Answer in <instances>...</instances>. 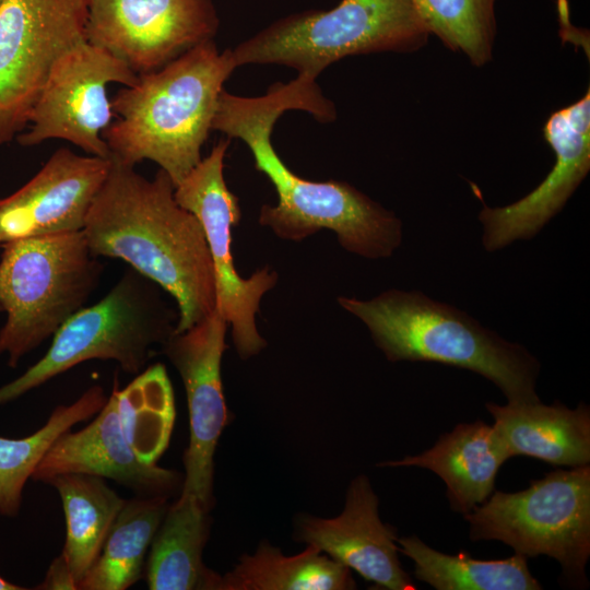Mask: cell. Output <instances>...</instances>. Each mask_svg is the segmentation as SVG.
<instances>
[{
	"label": "cell",
	"mask_w": 590,
	"mask_h": 590,
	"mask_svg": "<svg viewBox=\"0 0 590 590\" xmlns=\"http://www.w3.org/2000/svg\"><path fill=\"white\" fill-rule=\"evenodd\" d=\"M304 110L320 122L337 118L334 104L316 80L297 75L274 83L258 97L238 96L223 90L212 130L243 140L278 194L275 205H263L259 223L276 236L299 241L322 228L337 234L350 252L369 259L386 258L401 244L402 223L390 211L345 181H312L298 177L273 149L271 133L286 110Z\"/></svg>",
	"instance_id": "cell-1"
},
{
	"label": "cell",
	"mask_w": 590,
	"mask_h": 590,
	"mask_svg": "<svg viewBox=\"0 0 590 590\" xmlns=\"http://www.w3.org/2000/svg\"><path fill=\"white\" fill-rule=\"evenodd\" d=\"M83 233L95 257L121 259L176 300L182 332L216 306L212 257L200 221L175 199L160 168L153 179L110 157Z\"/></svg>",
	"instance_id": "cell-2"
},
{
	"label": "cell",
	"mask_w": 590,
	"mask_h": 590,
	"mask_svg": "<svg viewBox=\"0 0 590 590\" xmlns=\"http://www.w3.org/2000/svg\"><path fill=\"white\" fill-rule=\"evenodd\" d=\"M235 69L231 49L220 52L209 40L139 75L111 102L119 118L102 132L110 157L131 166L153 161L177 186L202 160L223 84Z\"/></svg>",
	"instance_id": "cell-3"
},
{
	"label": "cell",
	"mask_w": 590,
	"mask_h": 590,
	"mask_svg": "<svg viewBox=\"0 0 590 590\" xmlns=\"http://www.w3.org/2000/svg\"><path fill=\"white\" fill-rule=\"evenodd\" d=\"M369 329L391 362H435L474 371L496 385L508 402L539 401L538 359L475 319L421 292L389 290L369 300L339 297Z\"/></svg>",
	"instance_id": "cell-4"
},
{
	"label": "cell",
	"mask_w": 590,
	"mask_h": 590,
	"mask_svg": "<svg viewBox=\"0 0 590 590\" xmlns=\"http://www.w3.org/2000/svg\"><path fill=\"white\" fill-rule=\"evenodd\" d=\"M429 34L412 0H342L329 11L285 16L231 51L236 68L280 64L316 80L347 56L417 50Z\"/></svg>",
	"instance_id": "cell-5"
},
{
	"label": "cell",
	"mask_w": 590,
	"mask_h": 590,
	"mask_svg": "<svg viewBox=\"0 0 590 590\" xmlns=\"http://www.w3.org/2000/svg\"><path fill=\"white\" fill-rule=\"evenodd\" d=\"M161 286L129 268L98 303L83 307L52 335L45 355L0 387V406L56 376L91 361H115L138 375L176 332L179 315L163 299Z\"/></svg>",
	"instance_id": "cell-6"
},
{
	"label": "cell",
	"mask_w": 590,
	"mask_h": 590,
	"mask_svg": "<svg viewBox=\"0 0 590 590\" xmlns=\"http://www.w3.org/2000/svg\"><path fill=\"white\" fill-rule=\"evenodd\" d=\"M0 259V355L15 368L20 359L51 338L85 307L104 266L83 231L14 240Z\"/></svg>",
	"instance_id": "cell-7"
},
{
	"label": "cell",
	"mask_w": 590,
	"mask_h": 590,
	"mask_svg": "<svg viewBox=\"0 0 590 590\" xmlns=\"http://www.w3.org/2000/svg\"><path fill=\"white\" fill-rule=\"evenodd\" d=\"M464 519L471 541H499L527 558L547 555L559 563L562 581L588 586L589 464L550 472L516 493L494 491Z\"/></svg>",
	"instance_id": "cell-8"
},
{
	"label": "cell",
	"mask_w": 590,
	"mask_h": 590,
	"mask_svg": "<svg viewBox=\"0 0 590 590\" xmlns=\"http://www.w3.org/2000/svg\"><path fill=\"white\" fill-rule=\"evenodd\" d=\"M90 0H4L0 5V144L23 132L57 60L86 40Z\"/></svg>",
	"instance_id": "cell-9"
},
{
	"label": "cell",
	"mask_w": 590,
	"mask_h": 590,
	"mask_svg": "<svg viewBox=\"0 0 590 590\" xmlns=\"http://www.w3.org/2000/svg\"><path fill=\"white\" fill-rule=\"evenodd\" d=\"M229 140H220L210 154L175 188L179 205L200 221L208 241L215 274L216 306L232 326L235 347L241 358L258 354L266 345L256 327V314L266 292L278 275L263 268L241 278L232 257V229L239 222L237 197L228 189L223 166Z\"/></svg>",
	"instance_id": "cell-10"
},
{
	"label": "cell",
	"mask_w": 590,
	"mask_h": 590,
	"mask_svg": "<svg viewBox=\"0 0 590 590\" xmlns=\"http://www.w3.org/2000/svg\"><path fill=\"white\" fill-rule=\"evenodd\" d=\"M126 63L87 40L60 57L33 106L27 128L16 137L23 146L49 139L67 140L90 155L110 158L102 132L113 118L106 84L134 85Z\"/></svg>",
	"instance_id": "cell-11"
},
{
	"label": "cell",
	"mask_w": 590,
	"mask_h": 590,
	"mask_svg": "<svg viewBox=\"0 0 590 590\" xmlns=\"http://www.w3.org/2000/svg\"><path fill=\"white\" fill-rule=\"evenodd\" d=\"M217 28L212 0H90L85 35L141 75L213 40Z\"/></svg>",
	"instance_id": "cell-12"
},
{
	"label": "cell",
	"mask_w": 590,
	"mask_h": 590,
	"mask_svg": "<svg viewBox=\"0 0 590 590\" xmlns=\"http://www.w3.org/2000/svg\"><path fill=\"white\" fill-rule=\"evenodd\" d=\"M227 326L215 308L161 347L180 375L188 404L190 435L180 494L194 497L206 510L212 504L213 457L227 417L221 380Z\"/></svg>",
	"instance_id": "cell-13"
},
{
	"label": "cell",
	"mask_w": 590,
	"mask_h": 590,
	"mask_svg": "<svg viewBox=\"0 0 590 590\" xmlns=\"http://www.w3.org/2000/svg\"><path fill=\"white\" fill-rule=\"evenodd\" d=\"M543 134L555 154V163L543 181L523 198L499 208L484 205L483 245L487 251L517 239L535 236L566 204L590 169V93L554 111Z\"/></svg>",
	"instance_id": "cell-14"
},
{
	"label": "cell",
	"mask_w": 590,
	"mask_h": 590,
	"mask_svg": "<svg viewBox=\"0 0 590 590\" xmlns=\"http://www.w3.org/2000/svg\"><path fill=\"white\" fill-rule=\"evenodd\" d=\"M110 158L57 150L42 169L0 199V247L19 239L82 231Z\"/></svg>",
	"instance_id": "cell-15"
},
{
	"label": "cell",
	"mask_w": 590,
	"mask_h": 590,
	"mask_svg": "<svg viewBox=\"0 0 590 590\" xmlns=\"http://www.w3.org/2000/svg\"><path fill=\"white\" fill-rule=\"evenodd\" d=\"M298 538L364 579L388 590H416L399 560L396 529L378 514V497L367 476L350 484L343 511L330 519L304 517Z\"/></svg>",
	"instance_id": "cell-16"
},
{
	"label": "cell",
	"mask_w": 590,
	"mask_h": 590,
	"mask_svg": "<svg viewBox=\"0 0 590 590\" xmlns=\"http://www.w3.org/2000/svg\"><path fill=\"white\" fill-rule=\"evenodd\" d=\"M63 473L113 480L139 496H169L181 489L184 476L157 464L142 463L122 433L114 393L80 430L62 433L35 468L32 480L46 483Z\"/></svg>",
	"instance_id": "cell-17"
},
{
	"label": "cell",
	"mask_w": 590,
	"mask_h": 590,
	"mask_svg": "<svg viewBox=\"0 0 590 590\" xmlns=\"http://www.w3.org/2000/svg\"><path fill=\"white\" fill-rule=\"evenodd\" d=\"M509 458L494 426L477 420L458 424L420 455L378 465L430 470L446 484L451 510L464 516L492 495L497 473Z\"/></svg>",
	"instance_id": "cell-18"
},
{
	"label": "cell",
	"mask_w": 590,
	"mask_h": 590,
	"mask_svg": "<svg viewBox=\"0 0 590 590\" xmlns=\"http://www.w3.org/2000/svg\"><path fill=\"white\" fill-rule=\"evenodd\" d=\"M509 457L526 456L569 468L590 462V410L585 403L569 409L560 402L485 404Z\"/></svg>",
	"instance_id": "cell-19"
},
{
	"label": "cell",
	"mask_w": 590,
	"mask_h": 590,
	"mask_svg": "<svg viewBox=\"0 0 590 590\" xmlns=\"http://www.w3.org/2000/svg\"><path fill=\"white\" fill-rule=\"evenodd\" d=\"M209 510L194 497L180 494L152 540L145 564L151 590H216L220 575L204 566Z\"/></svg>",
	"instance_id": "cell-20"
},
{
	"label": "cell",
	"mask_w": 590,
	"mask_h": 590,
	"mask_svg": "<svg viewBox=\"0 0 590 590\" xmlns=\"http://www.w3.org/2000/svg\"><path fill=\"white\" fill-rule=\"evenodd\" d=\"M46 484L57 491L62 503L67 533L61 554L78 587L97 559L126 499L96 475L63 473Z\"/></svg>",
	"instance_id": "cell-21"
},
{
	"label": "cell",
	"mask_w": 590,
	"mask_h": 590,
	"mask_svg": "<svg viewBox=\"0 0 590 590\" xmlns=\"http://www.w3.org/2000/svg\"><path fill=\"white\" fill-rule=\"evenodd\" d=\"M168 496L126 499L103 548L76 590H126L139 581L145 555L168 509Z\"/></svg>",
	"instance_id": "cell-22"
},
{
	"label": "cell",
	"mask_w": 590,
	"mask_h": 590,
	"mask_svg": "<svg viewBox=\"0 0 590 590\" xmlns=\"http://www.w3.org/2000/svg\"><path fill=\"white\" fill-rule=\"evenodd\" d=\"M351 569L312 546L284 556L269 543L220 576L216 590H349L355 589Z\"/></svg>",
	"instance_id": "cell-23"
},
{
	"label": "cell",
	"mask_w": 590,
	"mask_h": 590,
	"mask_svg": "<svg viewBox=\"0 0 590 590\" xmlns=\"http://www.w3.org/2000/svg\"><path fill=\"white\" fill-rule=\"evenodd\" d=\"M399 552L414 563V576L436 590H541L528 558L515 553L504 559H476L467 552L449 555L416 535L397 539Z\"/></svg>",
	"instance_id": "cell-24"
},
{
	"label": "cell",
	"mask_w": 590,
	"mask_h": 590,
	"mask_svg": "<svg viewBox=\"0 0 590 590\" xmlns=\"http://www.w3.org/2000/svg\"><path fill=\"white\" fill-rule=\"evenodd\" d=\"M115 378L113 393L125 438L137 458L156 464L166 450L175 422L170 380L161 363L144 368L123 389Z\"/></svg>",
	"instance_id": "cell-25"
},
{
	"label": "cell",
	"mask_w": 590,
	"mask_h": 590,
	"mask_svg": "<svg viewBox=\"0 0 590 590\" xmlns=\"http://www.w3.org/2000/svg\"><path fill=\"white\" fill-rule=\"evenodd\" d=\"M104 389L92 386L74 402L58 405L46 423L22 438L0 437V515L20 512L23 489L52 442L75 424L95 416L107 401Z\"/></svg>",
	"instance_id": "cell-26"
},
{
	"label": "cell",
	"mask_w": 590,
	"mask_h": 590,
	"mask_svg": "<svg viewBox=\"0 0 590 590\" xmlns=\"http://www.w3.org/2000/svg\"><path fill=\"white\" fill-rule=\"evenodd\" d=\"M430 34L475 67L492 59L496 0H412Z\"/></svg>",
	"instance_id": "cell-27"
},
{
	"label": "cell",
	"mask_w": 590,
	"mask_h": 590,
	"mask_svg": "<svg viewBox=\"0 0 590 590\" xmlns=\"http://www.w3.org/2000/svg\"><path fill=\"white\" fill-rule=\"evenodd\" d=\"M34 589L39 590H76V583L71 575L69 566L60 553L50 564L44 580Z\"/></svg>",
	"instance_id": "cell-28"
},
{
	"label": "cell",
	"mask_w": 590,
	"mask_h": 590,
	"mask_svg": "<svg viewBox=\"0 0 590 590\" xmlns=\"http://www.w3.org/2000/svg\"><path fill=\"white\" fill-rule=\"evenodd\" d=\"M27 588L15 585L0 576V590H25Z\"/></svg>",
	"instance_id": "cell-29"
},
{
	"label": "cell",
	"mask_w": 590,
	"mask_h": 590,
	"mask_svg": "<svg viewBox=\"0 0 590 590\" xmlns=\"http://www.w3.org/2000/svg\"><path fill=\"white\" fill-rule=\"evenodd\" d=\"M4 2V0H0V5Z\"/></svg>",
	"instance_id": "cell-30"
}]
</instances>
